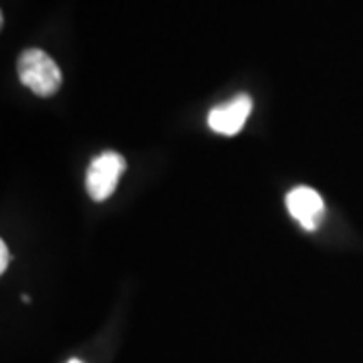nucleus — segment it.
<instances>
[{
    "label": "nucleus",
    "mask_w": 363,
    "mask_h": 363,
    "mask_svg": "<svg viewBox=\"0 0 363 363\" xmlns=\"http://www.w3.org/2000/svg\"><path fill=\"white\" fill-rule=\"evenodd\" d=\"M16 69L21 83L39 97H51L61 89V69L40 49H26L21 52Z\"/></svg>",
    "instance_id": "f257e3e1"
},
{
    "label": "nucleus",
    "mask_w": 363,
    "mask_h": 363,
    "mask_svg": "<svg viewBox=\"0 0 363 363\" xmlns=\"http://www.w3.org/2000/svg\"><path fill=\"white\" fill-rule=\"evenodd\" d=\"M125 172V157L117 152H104L93 157L85 176V188L91 200L104 202L116 192L117 184Z\"/></svg>",
    "instance_id": "f03ea898"
},
{
    "label": "nucleus",
    "mask_w": 363,
    "mask_h": 363,
    "mask_svg": "<svg viewBox=\"0 0 363 363\" xmlns=\"http://www.w3.org/2000/svg\"><path fill=\"white\" fill-rule=\"evenodd\" d=\"M252 113V99L250 95H234L226 104L216 105L208 113V128L218 135H236L247 125L248 117Z\"/></svg>",
    "instance_id": "7ed1b4c3"
},
{
    "label": "nucleus",
    "mask_w": 363,
    "mask_h": 363,
    "mask_svg": "<svg viewBox=\"0 0 363 363\" xmlns=\"http://www.w3.org/2000/svg\"><path fill=\"white\" fill-rule=\"evenodd\" d=\"M286 210L305 230H317L325 216V202L317 190L309 186L293 188L285 198Z\"/></svg>",
    "instance_id": "20e7f679"
},
{
    "label": "nucleus",
    "mask_w": 363,
    "mask_h": 363,
    "mask_svg": "<svg viewBox=\"0 0 363 363\" xmlns=\"http://www.w3.org/2000/svg\"><path fill=\"white\" fill-rule=\"evenodd\" d=\"M11 264V252H9V247L4 240H0V272H6Z\"/></svg>",
    "instance_id": "39448f33"
},
{
    "label": "nucleus",
    "mask_w": 363,
    "mask_h": 363,
    "mask_svg": "<svg viewBox=\"0 0 363 363\" xmlns=\"http://www.w3.org/2000/svg\"><path fill=\"white\" fill-rule=\"evenodd\" d=\"M67 363H83V362H79V359H69Z\"/></svg>",
    "instance_id": "423d86ee"
}]
</instances>
